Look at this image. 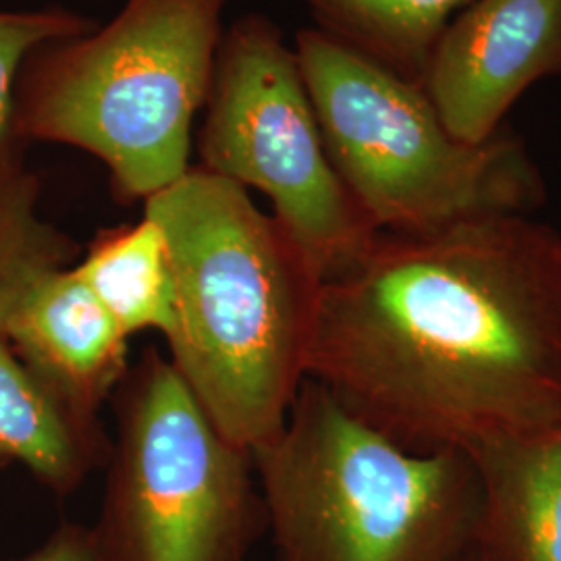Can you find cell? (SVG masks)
Returning <instances> with one entry per match:
<instances>
[{
    "instance_id": "obj_16",
    "label": "cell",
    "mask_w": 561,
    "mask_h": 561,
    "mask_svg": "<svg viewBox=\"0 0 561 561\" xmlns=\"http://www.w3.org/2000/svg\"><path fill=\"white\" fill-rule=\"evenodd\" d=\"M15 561H99L90 526L65 522L38 549Z\"/></svg>"
},
{
    "instance_id": "obj_10",
    "label": "cell",
    "mask_w": 561,
    "mask_h": 561,
    "mask_svg": "<svg viewBox=\"0 0 561 561\" xmlns=\"http://www.w3.org/2000/svg\"><path fill=\"white\" fill-rule=\"evenodd\" d=\"M470 458L481 484L477 561H561V422Z\"/></svg>"
},
{
    "instance_id": "obj_1",
    "label": "cell",
    "mask_w": 561,
    "mask_h": 561,
    "mask_svg": "<svg viewBox=\"0 0 561 561\" xmlns=\"http://www.w3.org/2000/svg\"><path fill=\"white\" fill-rule=\"evenodd\" d=\"M306 379L414 454L561 422V231L533 215L379 233L322 280Z\"/></svg>"
},
{
    "instance_id": "obj_6",
    "label": "cell",
    "mask_w": 561,
    "mask_h": 561,
    "mask_svg": "<svg viewBox=\"0 0 561 561\" xmlns=\"http://www.w3.org/2000/svg\"><path fill=\"white\" fill-rule=\"evenodd\" d=\"M92 541L99 561H248L266 533L252 454L229 442L169 358L148 350L117 393Z\"/></svg>"
},
{
    "instance_id": "obj_3",
    "label": "cell",
    "mask_w": 561,
    "mask_h": 561,
    "mask_svg": "<svg viewBox=\"0 0 561 561\" xmlns=\"http://www.w3.org/2000/svg\"><path fill=\"white\" fill-rule=\"evenodd\" d=\"M277 561H461L481 507L466 454H414L301 382L252 451Z\"/></svg>"
},
{
    "instance_id": "obj_18",
    "label": "cell",
    "mask_w": 561,
    "mask_h": 561,
    "mask_svg": "<svg viewBox=\"0 0 561 561\" xmlns=\"http://www.w3.org/2000/svg\"><path fill=\"white\" fill-rule=\"evenodd\" d=\"M0 463H2V460H0Z\"/></svg>"
},
{
    "instance_id": "obj_8",
    "label": "cell",
    "mask_w": 561,
    "mask_h": 561,
    "mask_svg": "<svg viewBox=\"0 0 561 561\" xmlns=\"http://www.w3.org/2000/svg\"><path fill=\"white\" fill-rule=\"evenodd\" d=\"M561 76V0H474L443 30L421 85L447 129L484 141L535 83Z\"/></svg>"
},
{
    "instance_id": "obj_9",
    "label": "cell",
    "mask_w": 561,
    "mask_h": 561,
    "mask_svg": "<svg viewBox=\"0 0 561 561\" xmlns=\"http://www.w3.org/2000/svg\"><path fill=\"white\" fill-rule=\"evenodd\" d=\"M0 335L81 428L104 435L101 408L129 373V340L73 264L38 280Z\"/></svg>"
},
{
    "instance_id": "obj_5",
    "label": "cell",
    "mask_w": 561,
    "mask_h": 561,
    "mask_svg": "<svg viewBox=\"0 0 561 561\" xmlns=\"http://www.w3.org/2000/svg\"><path fill=\"white\" fill-rule=\"evenodd\" d=\"M294 48L327 154L379 233L533 215L547 202L541 167L507 125L489 140H460L419 81L312 25Z\"/></svg>"
},
{
    "instance_id": "obj_14",
    "label": "cell",
    "mask_w": 561,
    "mask_h": 561,
    "mask_svg": "<svg viewBox=\"0 0 561 561\" xmlns=\"http://www.w3.org/2000/svg\"><path fill=\"white\" fill-rule=\"evenodd\" d=\"M80 245L41 215V181L13 152L0 164V331L30 289L76 264Z\"/></svg>"
},
{
    "instance_id": "obj_2",
    "label": "cell",
    "mask_w": 561,
    "mask_h": 561,
    "mask_svg": "<svg viewBox=\"0 0 561 561\" xmlns=\"http://www.w3.org/2000/svg\"><path fill=\"white\" fill-rule=\"evenodd\" d=\"M173 275L169 360L222 435L250 454L306 381L322 279L250 192L198 164L144 202Z\"/></svg>"
},
{
    "instance_id": "obj_15",
    "label": "cell",
    "mask_w": 561,
    "mask_h": 561,
    "mask_svg": "<svg viewBox=\"0 0 561 561\" xmlns=\"http://www.w3.org/2000/svg\"><path fill=\"white\" fill-rule=\"evenodd\" d=\"M96 25L67 9L0 11V164L15 152V94L25 62L44 46L88 34Z\"/></svg>"
},
{
    "instance_id": "obj_13",
    "label": "cell",
    "mask_w": 561,
    "mask_h": 561,
    "mask_svg": "<svg viewBox=\"0 0 561 561\" xmlns=\"http://www.w3.org/2000/svg\"><path fill=\"white\" fill-rule=\"evenodd\" d=\"M312 27L405 80L422 71L443 30L474 0H296Z\"/></svg>"
},
{
    "instance_id": "obj_4",
    "label": "cell",
    "mask_w": 561,
    "mask_h": 561,
    "mask_svg": "<svg viewBox=\"0 0 561 561\" xmlns=\"http://www.w3.org/2000/svg\"><path fill=\"white\" fill-rule=\"evenodd\" d=\"M227 0H125L104 27L25 62L15 138L96 157L125 204L192 169V127L208 101Z\"/></svg>"
},
{
    "instance_id": "obj_7",
    "label": "cell",
    "mask_w": 561,
    "mask_h": 561,
    "mask_svg": "<svg viewBox=\"0 0 561 561\" xmlns=\"http://www.w3.org/2000/svg\"><path fill=\"white\" fill-rule=\"evenodd\" d=\"M198 134L202 169L259 190L322 280L360 261L379 231L327 154L296 48L262 13L222 34Z\"/></svg>"
},
{
    "instance_id": "obj_11",
    "label": "cell",
    "mask_w": 561,
    "mask_h": 561,
    "mask_svg": "<svg viewBox=\"0 0 561 561\" xmlns=\"http://www.w3.org/2000/svg\"><path fill=\"white\" fill-rule=\"evenodd\" d=\"M111 442L81 428L0 335V460L23 463L57 495L106 461Z\"/></svg>"
},
{
    "instance_id": "obj_12",
    "label": "cell",
    "mask_w": 561,
    "mask_h": 561,
    "mask_svg": "<svg viewBox=\"0 0 561 561\" xmlns=\"http://www.w3.org/2000/svg\"><path fill=\"white\" fill-rule=\"evenodd\" d=\"M73 268L127 340L141 331L169 337L175 319L169 248L148 215L99 231Z\"/></svg>"
},
{
    "instance_id": "obj_17",
    "label": "cell",
    "mask_w": 561,
    "mask_h": 561,
    "mask_svg": "<svg viewBox=\"0 0 561 561\" xmlns=\"http://www.w3.org/2000/svg\"><path fill=\"white\" fill-rule=\"evenodd\" d=\"M461 561H477V558H474V556H472V553H470V551H468V553H466V556H463V560Z\"/></svg>"
}]
</instances>
